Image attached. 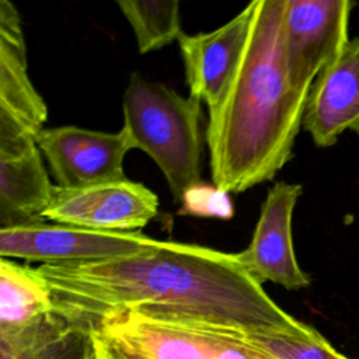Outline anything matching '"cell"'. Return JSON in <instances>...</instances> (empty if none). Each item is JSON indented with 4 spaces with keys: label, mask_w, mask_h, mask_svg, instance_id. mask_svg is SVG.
Segmentation results:
<instances>
[{
    "label": "cell",
    "mask_w": 359,
    "mask_h": 359,
    "mask_svg": "<svg viewBox=\"0 0 359 359\" xmlns=\"http://www.w3.org/2000/svg\"><path fill=\"white\" fill-rule=\"evenodd\" d=\"M156 241L140 231H98L41 220L0 227V257L42 265L87 264L139 254Z\"/></svg>",
    "instance_id": "obj_5"
},
{
    "label": "cell",
    "mask_w": 359,
    "mask_h": 359,
    "mask_svg": "<svg viewBox=\"0 0 359 359\" xmlns=\"http://www.w3.org/2000/svg\"><path fill=\"white\" fill-rule=\"evenodd\" d=\"M349 0H286L283 50L286 70L294 88L310 91L320 72L344 49Z\"/></svg>",
    "instance_id": "obj_6"
},
{
    "label": "cell",
    "mask_w": 359,
    "mask_h": 359,
    "mask_svg": "<svg viewBox=\"0 0 359 359\" xmlns=\"http://www.w3.org/2000/svg\"><path fill=\"white\" fill-rule=\"evenodd\" d=\"M27 67L20 14L11 1L0 0V150L35 143L48 119Z\"/></svg>",
    "instance_id": "obj_8"
},
{
    "label": "cell",
    "mask_w": 359,
    "mask_h": 359,
    "mask_svg": "<svg viewBox=\"0 0 359 359\" xmlns=\"http://www.w3.org/2000/svg\"><path fill=\"white\" fill-rule=\"evenodd\" d=\"M0 359H95L93 328L53 310L29 325L0 332Z\"/></svg>",
    "instance_id": "obj_14"
},
{
    "label": "cell",
    "mask_w": 359,
    "mask_h": 359,
    "mask_svg": "<svg viewBox=\"0 0 359 359\" xmlns=\"http://www.w3.org/2000/svg\"><path fill=\"white\" fill-rule=\"evenodd\" d=\"M95 359H149L129 342L98 328H93Z\"/></svg>",
    "instance_id": "obj_19"
},
{
    "label": "cell",
    "mask_w": 359,
    "mask_h": 359,
    "mask_svg": "<svg viewBox=\"0 0 359 359\" xmlns=\"http://www.w3.org/2000/svg\"><path fill=\"white\" fill-rule=\"evenodd\" d=\"M255 0L236 17L210 32L178 38L189 95L213 107L227 87L248 38Z\"/></svg>",
    "instance_id": "obj_12"
},
{
    "label": "cell",
    "mask_w": 359,
    "mask_h": 359,
    "mask_svg": "<svg viewBox=\"0 0 359 359\" xmlns=\"http://www.w3.org/2000/svg\"><path fill=\"white\" fill-rule=\"evenodd\" d=\"M302 192L300 184L275 182L261 205L250 244L236 252L241 266L261 285L272 282L287 290L310 285V276L296 259L292 237L293 210Z\"/></svg>",
    "instance_id": "obj_10"
},
{
    "label": "cell",
    "mask_w": 359,
    "mask_h": 359,
    "mask_svg": "<svg viewBox=\"0 0 359 359\" xmlns=\"http://www.w3.org/2000/svg\"><path fill=\"white\" fill-rule=\"evenodd\" d=\"M93 328L115 335L149 359H262L240 337V330L119 311Z\"/></svg>",
    "instance_id": "obj_4"
},
{
    "label": "cell",
    "mask_w": 359,
    "mask_h": 359,
    "mask_svg": "<svg viewBox=\"0 0 359 359\" xmlns=\"http://www.w3.org/2000/svg\"><path fill=\"white\" fill-rule=\"evenodd\" d=\"M53 310L50 290L36 268L0 258V332L29 325Z\"/></svg>",
    "instance_id": "obj_15"
},
{
    "label": "cell",
    "mask_w": 359,
    "mask_h": 359,
    "mask_svg": "<svg viewBox=\"0 0 359 359\" xmlns=\"http://www.w3.org/2000/svg\"><path fill=\"white\" fill-rule=\"evenodd\" d=\"M116 4L133 29L140 53L157 50L178 41L182 34L177 0H118Z\"/></svg>",
    "instance_id": "obj_16"
},
{
    "label": "cell",
    "mask_w": 359,
    "mask_h": 359,
    "mask_svg": "<svg viewBox=\"0 0 359 359\" xmlns=\"http://www.w3.org/2000/svg\"><path fill=\"white\" fill-rule=\"evenodd\" d=\"M36 144L60 188L126 180L123 160L133 149L123 129L108 133L74 125L43 128Z\"/></svg>",
    "instance_id": "obj_9"
},
{
    "label": "cell",
    "mask_w": 359,
    "mask_h": 359,
    "mask_svg": "<svg viewBox=\"0 0 359 359\" xmlns=\"http://www.w3.org/2000/svg\"><path fill=\"white\" fill-rule=\"evenodd\" d=\"M55 187L36 142L0 150V227L45 220Z\"/></svg>",
    "instance_id": "obj_13"
},
{
    "label": "cell",
    "mask_w": 359,
    "mask_h": 359,
    "mask_svg": "<svg viewBox=\"0 0 359 359\" xmlns=\"http://www.w3.org/2000/svg\"><path fill=\"white\" fill-rule=\"evenodd\" d=\"M123 126L132 147L158 165L177 202L202 182V101L133 73L123 93Z\"/></svg>",
    "instance_id": "obj_3"
},
{
    "label": "cell",
    "mask_w": 359,
    "mask_h": 359,
    "mask_svg": "<svg viewBox=\"0 0 359 359\" xmlns=\"http://www.w3.org/2000/svg\"><path fill=\"white\" fill-rule=\"evenodd\" d=\"M157 212V195L126 178L83 188L55 187L43 219L98 231L135 233L147 226Z\"/></svg>",
    "instance_id": "obj_7"
},
{
    "label": "cell",
    "mask_w": 359,
    "mask_h": 359,
    "mask_svg": "<svg viewBox=\"0 0 359 359\" xmlns=\"http://www.w3.org/2000/svg\"><path fill=\"white\" fill-rule=\"evenodd\" d=\"M55 310L93 328L119 311L250 332L290 331L302 321L283 311L236 254L160 241L109 261L39 265Z\"/></svg>",
    "instance_id": "obj_1"
},
{
    "label": "cell",
    "mask_w": 359,
    "mask_h": 359,
    "mask_svg": "<svg viewBox=\"0 0 359 359\" xmlns=\"http://www.w3.org/2000/svg\"><path fill=\"white\" fill-rule=\"evenodd\" d=\"M181 202V213L220 219H230L233 216V206L227 194L215 185L209 187L201 182L188 189Z\"/></svg>",
    "instance_id": "obj_18"
},
{
    "label": "cell",
    "mask_w": 359,
    "mask_h": 359,
    "mask_svg": "<svg viewBox=\"0 0 359 359\" xmlns=\"http://www.w3.org/2000/svg\"><path fill=\"white\" fill-rule=\"evenodd\" d=\"M286 0H255L248 38L205 139L213 185L241 194L272 180L292 158L310 91L289 80L283 50Z\"/></svg>",
    "instance_id": "obj_2"
},
{
    "label": "cell",
    "mask_w": 359,
    "mask_h": 359,
    "mask_svg": "<svg viewBox=\"0 0 359 359\" xmlns=\"http://www.w3.org/2000/svg\"><path fill=\"white\" fill-rule=\"evenodd\" d=\"M303 128L318 147L334 146L346 129L359 136V36L349 39L316 77Z\"/></svg>",
    "instance_id": "obj_11"
},
{
    "label": "cell",
    "mask_w": 359,
    "mask_h": 359,
    "mask_svg": "<svg viewBox=\"0 0 359 359\" xmlns=\"http://www.w3.org/2000/svg\"><path fill=\"white\" fill-rule=\"evenodd\" d=\"M240 337L262 359H348L317 330L304 323L290 331L240 330Z\"/></svg>",
    "instance_id": "obj_17"
}]
</instances>
